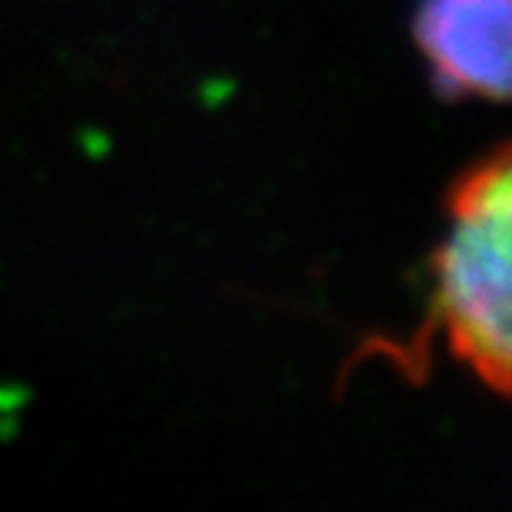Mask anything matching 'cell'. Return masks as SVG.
Wrapping results in <instances>:
<instances>
[{"label":"cell","instance_id":"obj_1","mask_svg":"<svg viewBox=\"0 0 512 512\" xmlns=\"http://www.w3.org/2000/svg\"><path fill=\"white\" fill-rule=\"evenodd\" d=\"M509 150L469 167L449 193L446 237L433 256V323L449 353L496 396L509 393Z\"/></svg>","mask_w":512,"mask_h":512},{"label":"cell","instance_id":"obj_2","mask_svg":"<svg viewBox=\"0 0 512 512\" xmlns=\"http://www.w3.org/2000/svg\"><path fill=\"white\" fill-rule=\"evenodd\" d=\"M413 37L439 94L506 100L512 0H423Z\"/></svg>","mask_w":512,"mask_h":512}]
</instances>
